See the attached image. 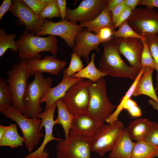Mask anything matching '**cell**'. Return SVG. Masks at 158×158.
<instances>
[{
    "label": "cell",
    "instance_id": "obj_2",
    "mask_svg": "<svg viewBox=\"0 0 158 158\" xmlns=\"http://www.w3.org/2000/svg\"><path fill=\"white\" fill-rule=\"evenodd\" d=\"M34 32L24 31L16 41L18 48L19 58L22 60H28L35 57L41 59L39 54L44 51H49L55 56L59 47L56 36L49 35L45 37L35 35Z\"/></svg>",
    "mask_w": 158,
    "mask_h": 158
},
{
    "label": "cell",
    "instance_id": "obj_30",
    "mask_svg": "<svg viewBox=\"0 0 158 158\" xmlns=\"http://www.w3.org/2000/svg\"><path fill=\"white\" fill-rule=\"evenodd\" d=\"M146 39L150 53L155 63L157 72V85L155 91L158 87V35L157 34L145 35L142 36Z\"/></svg>",
    "mask_w": 158,
    "mask_h": 158
},
{
    "label": "cell",
    "instance_id": "obj_4",
    "mask_svg": "<svg viewBox=\"0 0 158 158\" xmlns=\"http://www.w3.org/2000/svg\"><path fill=\"white\" fill-rule=\"evenodd\" d=\"M0 113L13 120L19 126L23 134L24 143L29 151H31L43 136L40 128L41 120L26 117L15 107L10 106Z\"/></svg>",
    "mask_w": 158,
    "mask_h": 158
},
{
    "label": "cell",
    "instance_id": "obj_10",
    "mask_svg": "<svg viewBox=\"0 0 158 158\" xmlns=\"http://www.w3.org/2000/svg\"><path fill=\"white\" fill-rule=\"evenodd\" d=\"M83 27L66 19L54 22L45 19L40 31L35 35L40 36L46 35L58 36L63 39L70 47L75 45V36L82 30Z\"/></svg>",
    "mask_w": 158,
    "mask_h": 158
},
{
    "label": "cell",
    "instance_id": "obj_13",
    "mask_svg": "<svg viewBox=\"0 0 158 158\" xmlns=\"http://www.w3.org/2000/svg\"><path fill=\"white\" fill-rule=\"evenodd\" d=\"M9 11L17 18L16 24L25 26V31L38 32L40 30L44 19L36 15L23 0H13Z\"/></svg>",
    "mask_w": 158,
    "mask_h": 158
},
{
    "label": "cell",
    "instance_id": "obj_33",
    "mask_svg": "<svg viewBox=\"0 0 158 158\" xmlns=\"http://www.w3.org/2000/svg\"><path fill=\"white\" fill-rule=\"evenodd\" d=\"M84 67L80 57L73 52L71 54L70 62L68 67L63 71L68 77H71L81 70Z\"/></svg>",
    "mask_w": 158,
    "mask_h": 158
},
{
    "label": "cell",
    "instance_id": "obj_48",
    "mask_svg": "<svg viewBox=\"0 0 158 158\" xmlns=\"http://www.w3.org/2000/svg\"><path fill=\"white\" fill-rule=\"evenodd\" d=\"M8 127V126L0 125V139L1 138L6 132Z\"/></svg>",
    "mask_w": 158,
    "mask_h": 158
},
{
    "label": "cell",
    "instance_id": "obj_34",
    "mask_svg": "<svg viewBox=\"0 0 158 158\" xmlns=\"http://www.w3.org/2000/svg\"><path fill=\"white\" fill-rule=\"evenodd\" d=\"M38 16L45 19L61 17L57 0H51L46 7L40 13Z\"/></svg>",
    "mask_w": 158,
    "mask_h": 158
},
{
    "label": "cell",
    "instance_id": "obj_44",
    "mask_svg": "<svg viewBox=\"0 0 158 158\" xmlns=\"http://www.w3.org/2000/svg\"><path fill=\"white\" fill-rule=\"evenodd\" d=\"M138 5H144L151 8H158V0H140Z\"/></svg>",
    "mask_w": 158,
    "mask_h": 158
},
{
    "label": "cell",
    "instance_id": "obj_21",
    "mask_svg": "<svg viewBox=\"0 0 158 158\" xmlns=\"http://www.w3.org/2000/svg\"><path fill=\"white\" fill-rule=\"evenodd\" d=\"M154 69L146 67L144 72L138 83L133 96L141 95L148 96L158 104V98L155 93L152 83V74Z\"/></svg>",
    "mask_w": 158,
    "mask_h": 158
},
{
    "label": "cell",
    "instance_id": "obj_19",
    "mask_svg": "<svg viewBox=\"0 0 158 158\" xmlns=\"http://www.w3.org/2000/svg\"><path fill=\"white\" fill-rule=\"evenodd\" d=\"M84 79L68 77L63 71L61 81L56 86L50 87L45 95L40 100V104H46L45 111L49 109L59 99H61L73 84Z\"/></svg>",
    "mask_w": 158,
    "mask_h": 158
},
{
    "label": "cell",
    "instance_id": "obj_46",
    "mask_svg": "<svg viewBox=\"0 0 158 158\" xmlns=\"http://www.w3.org/2000/svg\"><path fill=\"white\" fill-rule=\"evenodd\" d=\"M124 0H109L107 5L108 9L110 11L118 6L124 1Z\"/></svg>",
    "mask_w": 158,
    "mask_h": 158
},
{
    "label": "cell",
    "instance_id": "obj_17",
    "mask_svg": "<svg viewBox=\"0 0 158 158\" xmlns=\"http://www.w3.org/2000/svg\"><path fill=\"white\" fill-rule=\"evenodd\" d=\"M75 45L73 51L80 57H83L88 64L89 56L93 50L97 52L100 51L98 46L102 42L98 35L84 28L75 36Z\"/></svg>",
    "mask_w": 158,
    "mask_h": 158
},
{
    "label": "cell",
    "instance_id": "obj_12",
    "mask_svg": "<svg viewBox=\"0 0 158 158\" xmlns=\"http://www.w3.org/2000/svg\"><path fill=\"white\" fill-rule=\"evenodd\" d=\"M109 0H83L78 6L71 9L67 7L66 19L80 23L91 21L96 18L107 5Z\"/></svg>",
    "mask_w": 158,
    "mask_h": 158
},
{
    "label": "cell",
    "instance_id": "obj_39",
    "mask_svg": "<svg viewBox=\"0 0 158 158\" xmlns=\"http://www.w3.org/2000/svg\"><path fill=\"white\" fill-rule=\"evenodd\" d=\"M115 29L107 27L102 29L97 34L103 42L110 40L113 36V33Z\"/></svg>",
    "mask_w": 158,
    "mask_h": 158
},
{
    "label": "cell",
    "instance_id": "obj_22",
    "mask_svg": "<svg viewBox=\"0 0 158 158\" xmlns=\"http://www.w3.org/2000/svg\"><path fill=\"white\" fill-rule=\"evenodd\" d=\"M154 122L146 118H139L131 121L125 128L132 140H143L147 136Z\"/></svg>",
    "mask_w": 158,
    "mask_h": 158
},
{
    "label": "cell",
    "instance_id": "obj_11",
    "mask_svg": "<svg viewBox=\"0 0 158 158\" xmlns=\"http://www.w3.org/2000/svg\"><path fill=\"white\" fill-rule=\"evenodd\" d=\"M127 20L133 30L142 36L158 33V13L153 8H136Z\"/></svg>",
    "mask_w": 158,
    "mask_h": 158
},
{
    "label": "cell",
    "instance_id": "obj_28",
    "mask_svg": "<svg viewBox=\"0 0 158 158\" xmlns=\"http://www.w3.org/2000/svg\"><path fill=\"white\" fill-rule=\"evenodd\" d=\"M145 68V67L142 68L137 77L134 81L125 95L123 97L120 104L117 107L116 109L113 113L107 119L106 122L107 123H112L118 120V116L123 110L122 107L124 103L132 96L135 87L144 72Z\"/></svg>",
    "mask_w": 158,
    "mask_h": 158
},
{
    "label": "cell",
    "instance_id": "obj_45",
    "mask_svg": "<svg viewBox=\"0 0 158 158\" xmlns=\"http://www.w3.org/2000/svg\"><path fill=\"white\" fill-rule=\"evenodd\" d=\"M140 0H125L127 7L130 8L133 11L138 5Z\"/></svg>",
    "mask_w": 158,
    "mask_h": 158
},
{
    "label": "cell",
    "instance_id": "obj_29",
    "mask_svg": "<svg viewBox=\"0 0 158 158\" xmlns=\"http://www.w3.org/2000/svg\"><path fill=\"white\" fill-rule=\"evenodd\" d=\"M16 37L15 34H8L3 29H0V57L2 56L8 49L13 52L18 51L15 40Z\"/></svg>",
    "mask_w": 158,
    "mask_h": 158
},
{
    "label": "cell",
    "instance_id": "obj_37",
    "mask_svg": "<svg viewBox=\"0 0 158 158\" xmlns=\"http://www.w3.org/2000/svg\"><path fill=\"white\" fill-rule=\"evenodd\" d=\"M144 140L158 147V123L154 122Z\"/></svg>",
    "mask_w": 158,
    "mask_h": 158
},
{
    "label": "cell",
    "instance_id": "obj_26",
    "mask_svg": "<svg viewBox=\"0 0 158 158\" xmlns=\"http://www.w3.org/2000/svg\"><path fill=\"white\" fill-rule=\"evenodd\" d=\"M158 157V147L144 140L135 142L131 158H154Z\"/></svg>",
    "mask_w": 158,
    "mask_h": 158
},
{
    "label": "cell",
    "instance_id": "obj_43",
    "mask_svg": "<svg viewBox=\"0 0 158 158\" xmlns=\"http://www.w3.org/2000/svg\"><path fill=\"white\" fill-rule=\"evenodd\" d=\"M57 4L62 20L66 18V0H57Z\"/></svg>",
    "mask_w": 158,
    "mask_h": 158
},
{
    "label": "cell",
    "instance_id": "obj_36",
    "mask_svg": "<svg viewBox=\"0 0 158 158\" xmlns=\"http://www.w3.org/2000/svg\"><path fill=\"white\" fill-rule=\"evenodd\" d=\"M122 109L126 110L133 117H139L141 115V110L137 104L130 98L127 99L124 103Z\"/></svg>",
    "mask_w": 158,
    "mask_h": 158
},
{
    "label": "cell",
    "instance_id": "obj_3",
    "mask_svg": "<svg viewBox=\"0 0 158 158\" xmlns=\"http://www.w3.org/2000/svg\"><path fill=\"white\" fill-rule=\"evenodd\" d=\"M88 88L90 99L87 114L104 124L116 107L107 97L106 80L102 77L91 83Z\"/></svg>",
    "mask_w": 158,
    "mask_h": 158
},
{
    "label": "cell",
    "instance_id": "obj_16",
    "mask_svg": "<svg viewBox=\"0 0 158 158\" xmlns=\"http://www.w3.org/2000/svg\"><path fill=\"white\" fill-rule=\"evenodd\" d=\"M66 63V61L59 60L53 55L46 56L43 59L34 57L26 60L25 68L30 76L38 72L56 75L63 69Z\"/></svg>",
    "mask_w": 158,
    "mask_h": 158
},
{
    "label": "cell",
    "instance_id": "obj_24",
    "mask_svg": "<svg viewBox=\"0 0 158 158\" xmlns=\"http://www.w3.org/2000/svg\"><path fill=\"white\" fill-rule=\"evenodd\" d=\"M56 102L58 115L55 120V123L61 125L64 133V140H66L69 137L72 122L75 116L69 112L60 99L57 100Z\"/></svg>",
    "mask_w": 158,
    "mask_h": 158
},
{
    "label": "cell",
    "instance_id": "obj_31",
    "mask_svg": "<svg viewBox=\"0 0 158 158\" xmlns=\"http://www.w3.org/2000/svg\"><path fill=\"white\" fill-rule=\"evenodd\" d=\"M12 96L7 83L4 79L0 78V111L9 107L12 102Z\"/></svg>",
    "mask_w": 158,
    "mask_h": 158
},
{
    "label": "cell",
    "instance_id": "obj_14",
    "mask_svg": "<svg viewBox=\"0 0 158 158\" xmlns=\"http://www.w3.org/2000/svg\"><path fill=\"white\" fill-rule=\"evenodd\" d=\"M56 107V102L48 110L38 115L37 118L42 121L40 128L42 130L43 127L44 128L45 135L43 141L36 150L22 158H49V153L44 151L47 144L52 140L58 141L61 140L54 137L53 134V127L55 124L54 115Z\"/></svg>",
    "mask_w": 158,
    "mask_h": 158
},
{
    "label": "cell",
    "instance_id": "obj_18",
    "mask_svg": "<svg viewBox=\"0 0 158 158\" xmlns=\"http://www.w3.org/2000/svg\"><path fill=\"white\" fill-rule=\"evenodd\" d=\"M99 121L87 114L75 116L70 134L92 138L98 129L104 125Z\"/></svg>",
    "mask_w": 158,
    "mask_h": 158
},
{
    "label": "cell",
    "instance_id": "obj_41",
    "mask_svg": "<svg viewBox=\"0 0 158 158\" xmlns=\"http://www.w3.org/2000/svg\"><path fill=\"white\" fill-rule=\"evenodd\" d=\"M126 7L124 0L121 4L110 10L111 13L112 20L114 24L118 17Z\"/></svg>",
    "mask_w": 158,
    "mask_h": 158
},
{
    "label": "cell",
    "instance_id": "obj_20",
    "mask_svg": "<svg viewBox=\"0 0 158 158\" xmlns=\"http://www.w3.org/2000/svg\"><path fill=\"white\" fill-rule=\"evenodd\" d=\"M135 143L124 129L118 136L109 158H131Z\"/></svg>",
    "mask_w": 158,
    "mask_h": 158
},
{
    "label": "cell",
    "instance_id": "obj_23",
    "mask_svg": "<svg viewBox=\"0 0 158 158\" xmlns=\"http://www.w3.org/2000/svg\"><path fill=\"white\" fill-rule=\"evenodd\" d=\"M80 25L97 35L104 28L108 27L115 29L111 13L108 9L107 5L95 19L90 21L80 23Z\"/></svg>",
    "mask_w": 158,
    "mask_h": 158
},
{
    "label": "cell",
    "instance_id": "obj_42",
    "mask_svg": "<svg viewBox=\"0 0 158 158\" xmlns=\"http://www.w3.org/2000/svg\"><path fill=\"white\" fill-rule=\"evenodd\" d=\"M13 4L11 0H4L0 6V20L8 11H9Z\"/></svg>",
    "mask_w": 158,
    "mask_h": 158
},
{
    "label": "cell",
    "instance_id": "obj_47",
    "mask_svg": "<svg viewBox=\"0 0 158 158\" xmlns=\"http://www.w3.org/2000/svg\"><path fill=\"white\" fill-rule=\"evenodd\" d=\"M148 103L151 105L153 108L158 111V104L152 99H150L148 101Z\"/></svg>",
    "mask_w": 158,
    "mask_h": 158
},
{
    "label": "cell",
    "instance_id": "obj_15",
    "mask_svg": "<svg viewBox=\"0 0 158 158\" xmlns=\"http://www.w3.org/2000/svg\"><path fill=\"white\" fill-rule=\"evenodd\" d=\"M117 43L120 54L127 59L130 66L139 73L142 68L141 58L143 48L142 40L135 38H117Z\"/></svg>",
    "mask_w": 158,
    "mask_h": 158
},
{
    "label": "cell",
    "instance_id": "obj_35",
    "mask_svg": "<svg viewBox=\"0 0 158 158\" xmlns=\"http://www.w3.org/2000/svg\"><path fill=\"white\" fill-rule=\"evenodd\" d=\"M142 40L143 48L141 56V67L142 68L149 67L155 69V63L149 51L146 40L145 39Z\"/></svg>",
    "mask_w": 158,
    "mask_h": 158
},
{
    "label": "cell",
    "instance_id": "obj_27",
    "mask_svg": "<svg viewBox=\"0 0 158 158\" xmlns=\"http://www.w3.org/2000/svg\"><path fill=\"white\" fill-rule=\"evenodd\" d=\"M95 54H92L91 60L87 65L78 72L71 77L88 79L93 83L96 82L100 78L107 75L96 67L94 63Z\"/></svg>",
    "mask_w": 158,
    "mask_h": 158
},
{
    "label": "cell",
    "instance_id": "obj_8",
    "mask_svg": "<svg viewBox=\"0 0 158 158\" xmlns=\"http://www.w3.org/2000/svg\"><path fill=\"white\" fill-rule=\"evenodd\" d=\"M92 138L70 134L66 140L58 141L57 158H91Z\"/></svg>",
    "mask_w": 158,
    "mask_h": 158
},
{
    "label": "cell",
    "instance_id": "obj_38",
    "mask_svg": "<svg viewBox=\"0 0 158 158\" xmlns=\"http://www.w3.org/2000/svg\"><path fill=\"white\" fill-rule=\"evenodd\" d=\"M23 1L37 16L47 5L42 4L39 2L38 0H23Z\"/></svg>",
    "mask_w": 158,
    "mask_h": 158
},
{
    "label": "cell",
    "instance_id": "obj_25",
    "mask_svg": "<svg viewBox=\"0 0 158 158\" xmlns=\"http://www.w3.org/2000/svg\"><path fill=\"white\" fill-rule=\"evenodd\" d=\"M17 124L12 123L8 126L6 132L0 139V146H8L12 148L23 146L24 139L18 134Z\"/></svg>",
    "mask_w": 158,
    "mask_h": 158
},
{
    "label": "cell",
    "instance_id": "obj_6",
    "mask_svg": "<svg viewBox=\"0 0 158 158\" xmlns=\"http://www.w3.org/2000/svg\"><path fill=\"white\" fill-rule=\"evenodd\" d=\"M26 61L21 60L19 64H14L12 68L7 72L8 78L6 80L12 96V106L23 114L26 108L24 97L30 76L25 69Z\"/></svg>",
    "mask_w": 158,
    "mask_h": 158
},
{
    "label": "cell",
    "instance_id": "obj_5",
    "mask_svg": "<svg viewBox=\"0 0 158 158\" xmlns=\"http://www.w3.org/2000/svg\"><path fill=\"white\" fill-rule=\"evenodd\" d=\"M42 73L39 72L35 73L33 81L28 84L24 97L26 108L23 114L27 118H37L38 115L42 112L40 100L51 87L52 78L50 77L44 78Z\"/></svg>",
    "mask_w": 158,
    "mask_h": 158
},
{
    "label": "cell",
    "instance_id": "obj_49",
    "mask_svg": "<svg viewBox=\"0 0 158 158\" xmlns=\"http://www.w3.org/2000/svg\"><path fill=\"white\" fill-rule=\"evenodd\" d=\"M40 3L44 4H47L51 0H38Z\"/></svg>",
    "mask_w": 158,
    "mask_h": 158
},
{
    "label": "cell",
    "instance_id": "obj_9",
    "mask_svg": "<svg viewBox=\"0 0 158 158\" xmlns=\"http://www.w3.org/2000/svg\"><path fill=\"white\" fill-rule=\"evenodd\" d=\"M124 128L123 123L118 120L101 126L92 138L91 151L102 157L111 151Z\"/></svg>",
    "mask_w": 158,
    "mask_h": 158
},
{
    "label": "cell",
    "instance_id": "obj_40",
    "mask_svg": "<svg viewBox=\"0 0 158 158\" xmlns=\"http://www.w3.org/2000/svg\"><path fill=\"white\" fill-rule=\"evenodd\" d=\"M132 11L130 8L126 7L115 22L114 24L115 29L118 27L121 23L127 20L131 14Z\"/></svg>",
    "mask_w": 158,
    "mask_h": 158
},
{
    "label": "cell",
    "instance_id": "obj_1",
    "mask_svg": "<svg viewBox=\"0 0 158 158\" xmlns=\"http://www.w3.org/2000/svg\"><path fill=\"white\" fill-rule=\"evenodd\" d=\"M102 44L104 50L99 63V69L107 75L129 78L134 81L139 73L122 59L118 49L117 38L113 36Z\"/></svg>",
    "mask_w": 158,
    "mask_h": 158
},
{
    "label": "cell",
    "instance_id": "obj_32",
    "mask_svg": "<svg viewBox=\"0 0 158 158\" xmlns=\"http://www.w3.org/2000/svg\"><path fill=\"white\" fill-rule=\"evenodd\" d=\"M118 29L113 33V36L119 38H135L143 40L145 39L135 32L129 25L126 20L118 27Z\"/></svg>",
    "mask_w": 158,
    "mask_h": 158
},
{
    "label": "cell",
    "instance_id": "obj_7",
    "mask_svg": "<svg viewBox=\"0 0 158 158\" xmlns=\"http://www.w3.org/2000/svg\"><path fill=\"white\" fill-rule=\"evenodd\" d=\"M92 82L89 80L78 81L60 99L74 116L87 114L90 99L89 86Z\"/></svg>",
    "mask_w": 158,
    "mask_h": 158
}]
</instances>
